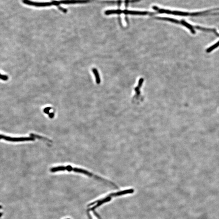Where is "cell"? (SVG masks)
I'll return each instance as SVG.
<instances>
[{"label":"cell","instance_id":"obj_13","mask_svg":"<svg viewBox=\"0 0 219 219\" xmlns=\"http://www.w3.org/2000/svg\"><path fill=\"white\" fill-rule=\"evenodd\" d=\"M8 78H9L8 77V76H6V75H1V79L2 80H4V81H6V80H8Z\"/></svg>","mask_w":219,"mask_h":219},{"label":"cell","instance_id":"obj_9","mask_svg":"<svg viewBox=\"0 0 219 219\" xmlns=\"http://www.w3.org/2000/svg\"><path fill=\"white\" fill-rule=\"evenodd\" d=\"M158 19L160 20H166V21H170V22H172L173 23H176V24H181V22H180L178 20H175V19H172L171 18H158Z\"/></svg>","mask_w":219,"mask_h":219},{"label":"cell","instance_id":"obj_12","mask_svg":"<svg viewBox=\"0 0 219 219\" xmlns=\"http://www.w3.org/2000/svg\"><path fill=\"white\" fill-rule=\"evenodd\" d=\"M51 109V108L50 107H47L46 108H44V113L47 114H50V110Z\"/></svg>","mask_w":219,"mask_h":219},{"label":"cell","instance_id":"obj_10","mask_svg":"<svg viewBox=\"0 0 219 219\" xmlns=\"http://www.w3.org/2000/svg\"><path fill=\"white\" fill-rule=\"evenodd\" d=\"M92 72L96 76V81L98 84H99L100 83V76L97 70L95 68H93L92 70Z\"/></svg>","mask_w":219,"mask_h":219},{"label":"cell","instance_id":"obj_3","mask_svg":"<svg viewBox=\"0 0 219 219\" xmlns=\"http://www.w3.org/2000/svg\"><path fill=\"white\" fill-rule=\"evenodd\" d=\"M1 138L8 141L12 142H20L29 141H35L36 138L31 137H12L6 136L4 135L1 134Z\"/></svg>","mask_w":219,"mask_h":219},{"label":"cell","instance_id":"obj_14","mask_svg":"<svg viewBox=\"0 0 219 219\" xmlns=\"http://www.w3.org/2000/svg\"><path fill=\"white\" fill-rule=\"evenodd\" d=\"M48 115H49L48 116H49V117L50 118H53L54 117V113H52H52H50Z\"/></svg>","mask_w":219,"mask_h":219},{"label":"cell","instance_id":"obj_11","mask_svg":"<svg viewBox=\"0 0 219 219\" xmlns=\"http://www.w3.org/2000/svg\"><path fill=\"white\" fill-rule=\"evenodd\" d=\"M219 46V42H217L216 43V44H215L213 45L212 46L210 47V48H209L208 49H207V50H206V52H207V53L213 51V50L215 49V48H217V47H218Z\"/></svg>","mask_w":219,"mask_h":219},{"label":"cell","instance_id":"obj_1","mask_svg":"<svg viewBox=\"0 0 219 219\" xmlns=\"http://www.w3.org/2000/svg\"><path fill=\"white\" fill-rule=\"evenodd\" d=\"M68 171V172L73 171L76 173L82 174L86 175L90 177L93 178V179L97 180L98 181H100L103 183H105L107 184L113 186L116 188H118V187L114 183H112L110 181H108L107 180L103 178L100 177L99 176L94 174L92 172L88 171V170L83 169L82 168H74L71 166H59L57 167L52 168L50 169V171L51 172H57L64 171Z\"/></svg>","mask_w":219,"mask_h":219},{"label":"cell","instance_id":"obj_4","mask_svg":"<svg viewBox=\"0 0 219 219\" xmlns=\"http://www.w3.org/2000/svg\"><path fill=\"white\" fill-rule=\"evenodd\" d=\"M23 3L25 4L37 7H44L50 6L51 5H54L53 2L50 3H38L29 0H23Z\"/></svg>","mask_w":219,"mask_h":219},{"label":"cell","instance_id":"obj_8","mask_svg":"<svg viewBox=\"0 0 219 219\" xmlns=\"http://www.w3.org/2000/svg\"><path fill=\"white\" fill-rule=\"evenodd\" d=\"M30 136H31V137H33V138H37V139L42 140H44V141H45L48 142H51V143L52 142V141L50 140V139H48L47 138L44 137V136H39V135H37V134H30Z\"/></svg>","mask_w":219,"mask_h":219},{"label":"cell","instance_id":"obj_2","mask_svg":"<svg viewBox=\"0 0 219 219\" xmlns=\"http://www.w3.org/2000/svg\"><path fill=\"white\" fill-rule=\"evenodd\" d=\"M134 192V189H130L110 194L104 198H102V199L99 200H96V201L89 204L87 206L89 208L88 209H87V212L91 211H92L93 212L94 211L95 212V210L96 208H97L103 204L110 201L112 198L124 195L126 194H132Z\"/></svg>","mask_w":219,"mask_h":219},{"label":"cell","instance_id":"obj_15","mask_svg":"<svg viewBox=\"0 0 219 219\" xmlns=\"http://www.w3.org/2000/svg\"></svg>","mask_w":219,"mask_h":219},{"label":"cell","instance_id":"obj_7","mask_svg":"<svg viewBox=\"0 0 219 219\" xmlns=\"http://www.w3.org/2000/svg\"><path fill=\"white\" fill-rule=\"evenodd\" d=\"M181 25L187 27V28H188L192 34H195L196 32L194 29V26L190 25V24H188V23H187V22L184 21V20H182L181 21Z\"/></svg>","mask_w":219,"mask_h":219},{"label":"cell","instance_id":"obj_6","mask_svg":"<svg viewBox=\"0 0 219 219\" xmlns=\"http://www.w3.org/2000/svg\"><path fill=\"white\" fill-rule=\"evenodd\" d=\"M194 28L196 29L199 30H202V31H205V32H213V33H215L216 36H219V34L217 33L216 31V30L215 29H211V28H205L203 27H200L199 26H194Z\"/></svg>","mask_w":219,"mask_h":219},{"label":"cell","instance_id":"obj_5","mask_svg":"<svg viewBox=\"0 0 219 219\" xmlns=\"http://www.w3.org/2000/svg\"><path fill=\"white\" fill-rule=\"evenodd\" d=\"M90 0H62L58 1V4H82L88 3Z\"/></svg>","mask_w":219,"mask_h":219}]
</instances>
